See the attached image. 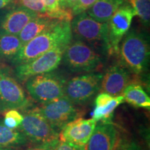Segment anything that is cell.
Wrapping results in <instances>:
<instances>
[{
	"label": "cell",
	"instance_id": "f546056e",
	"mask_svg": "<svg viewBox=\"0 0 150 150\" xmlns=\"http://www.w3.org/2000/svg\"><path fill=\"white\" fill-rule=\"evenodd\" d=\"M54 142L46 144H35V145L30 147L26 150H50Z\"/></svg>",
	"mask_w": 150,
	"mask_h": 150
},
{
	"label": "cell",
	"instance_id": "ba28073f",
	"mask_svg": "<svg viewBox=\"0 0 150 150\" xmlns=\"http://www.w3.org/2000/svg\"><path fill=\"white\" fill-rule=\"evenodd\" d=\"M18 129L28 141L34 144L52 143L59 139V132L34 109L24 114Z\"/></svg>",
	"mask_w": 150,
	"mask_h": 150
},
{
	"label": "cell",
	"instance_id": "52a82bcc",
	"mask_svg": "<svg viewBox=\"0 0 150 150\" xmlns=\"http://www.w3.org/2000/svg\"><path fill=\"white\" fill-rule=\"evenodd\" d=\"M102 76L92 72L74 76L65 82V96L75 105L87 104L100 90Z\"/></svg>",
	"mask_w": 150,
	"mask_h": 150
},
{
	"label": "cell",
	"instance_id": "ac0fdd59",
	"mask_svg": "<svg viewBox=\"0 0 150 150\" xmlns=\"http://www.w3.org/2000/svg\"><path fill=\"white\" fill-rule=\"evenodd\" d=\"M125 101L135 107L149 108L150 98L143 87L137 82L129 83L122 94Z\"/></svg>",
	"mask_w": 150,
	"mask_h": 150
},
{
	"label": "cell",
	"instance_id": "5bb4252c",
	"mask_svg": "<svg viewBox=\"0 0 150 150\" xmlns=\"http://www.w3.org/2000/svg\"><path fill=\"white\" fill-rule=\"evenodd\" d=\"M37 16L21 6L12 7L0 16V33L18 35L26 24Z\"/></svg>",
	"mask_w": 150,
	"mask_h": 150
},
{
	"label": "cell",
	"instance_id": "cb8c5ba5",
	"mask_svg": "<svg viewBox=\"0 0 150 150\" xmlns=\"http://www.w3.org/2000/svg\"><path fill=\"white\" fill-rule=\"evenodd\" d=\"M19 6L27 8L35 13L38 16L47 17V12L44 0H15Z\"/></svg>",
	"mask_w": 150,
	"mask_h": 150
},
{
	"label": "cell",
	"instance_id": "d6986e66",
	"mask_svg": "<svg viewBox=\"0 0 150 150\" xmlns=\"http://www.w3.org/2000/svg\"><path fill=\"white\" fill-rule=\"evenodd\" d=\"M28 140L18 129L8 128L0 121V147L12 148L24 145Z\"/></svg>",
	"mask_w": 150,
	"mask_h": 150
},
{
	"label": "cell",
	"instance_id": "83f0119b",
	"mask_svg": "<svg viewBox=\"0 0 150 150\" xmlns=\"http://www.w3.org/2000/svg\"><path fill=\"white\" fill-rule=\"evenodd\" d=\"M112 98H113V97L110 95L109 94L106 93H101L95 98V107H102L105 105L108 104L112 100Z\"/></svg>",
	"mask_w": 150,
	"mask_h": 150
},
{
	"label": "cell",
	"instance_id": "30bf717a",
	"mask_svg": "<svg viewBox=\"0 0 150 150\" xmlns=\"http://www.w3.org/2000/svg\"><path fill=\"white\" fill-rule=\"evenodd\" d=\"M29 105L25 92L8 70L0 67V108L23 109Z\"/></svg>",
	"mask_w": 150,
	"mask_h": 150
},
{
	"label": "cell",
	"instance_id": "e0dca14e",
	"mask_svg": "<svg viewBox=\"0 0 150 150\" xmlns=\"http://www.w3.org/2000/svg\"><path fill=\"white\" fill-rule=\"evenodd\" d=\"M126 3V0H97L86 11L97 21L107 22L120 7Z\"/></svg>",
	"mask_w": 150,
	"mask_h": 150
},
{
	"label": "cell",
	"instance_id": "d6a6232c",
	"mask_svg": "<svg viewBox=\"0 0 150 150\" xmlns=\"http://www.w3.org/2000/svg\"><path fill=\"white\" fill-rule=\"evenodd\" d=\"M0 150H16L13 148H1L0 147Z\"/></svg>",
	"mask_w": 150,
	"mask_h": 150
},
{
	"label": "cell",
	"instance_id": "44dd1931",
	"mask_svg": "<svg viewBox=\"0 0 150 150\" xmlns=\"http://www.w3.org/2000/svg\"><path fill=\"white\" fill-rule=\"evenodd\" d=\"M44 2L47 17L61 21L71 22L74 16L72 11L63 8L61 0H44Z\"/></svg>",
	"mask_w": 150,
	"mask_h": 150
},
{
	"label": "cell",
	"instance_id": "836d02e7",
	"mask_svg": "<svg viewBox=\"0 0 150 150\" xmlns=\"http://www.w3.org/2000/svg\"><path fill=\"white\" fill-rule=\"evenodd\" d=\"M120 147H121V146H120ZM120 148H119V149H118V150H120Z\"/></svg>",
	"mask_w": 150,
	"mask_h": 150
},
{
	"label": "cell",
	"instance_id": "4dcf8cb0",
	"mask_svg": "<svg viewBox=\"0 0 150 150\" xmlns=\"http://www.w3.org/2000/svg\"><path fill=\"white\" fill-rule=\"evenodd\" d=\"M79 0H61V4L63 7L67 10H71L76 5Z\"/></svg>",
	"mask_w": 150,
	"mask_h": 150
},
{
	"label": "cell",
	"instance_id": "9a60e30c",
	"mask_svg": "<svg viewBox=\"0 0 150 150\" xmlns=\"http://www.w3.org/2000/svg\"><path fill=\"white\" fill-rule=\"evenodd\" d=\"M130 80L129 71L122 65H111L103 74L99 91L112 97L122 95Z\"/></svg>",
	"mask_w": 150,
	"mask_h": 150
},
{
	"label": "cell",
	"instance_id": "6da1fadb",
	"mask_svg": "<svg viewBox=\"0 0 150 150\" xmlns=\"http://www.w3.org/2000/svg\"><path fill=\"white\" fill-rule=\"evenodd\" d=\"M72 40L70 21H59L22 47L11 61L15 65L27 63L47 52L60 47H66Z\"/></svg>",
	"mask_w": 150,
	"mask_h": 150
},
{
	"label": "cell",
	"instance_id": "7c38bea8",
	"mask_svg": "<svg viewBox=\"0 0 150 150\" xmlns=\"http://www.w3.org/2000/svg\"><path fill=\"white\" fill-rule=\"evenodd\" d=\"M134 16V10L126 2L115 11L107 22L109 54L118 53L120 43L129 31Z\"/></svg>",
	"mask_w": 150,
	"mask_h": 150
},
{
	"label": "cell",
	"instance_id": "8fae6325",
	"mask_svg": "<svg viewBox=\"0 0 150 150\" xmlns=\"http://www.w3.org/2000/svg\"><path fill=\"white\" fill-rule=\"evenodd\" d=\"M120 131L110 122L97 124L91 138L81 150H118L123 142Z\"/></svg>",
	"mask_w": 150,
	"mask_h": 150
},
{
	"label": "cell",
	"instance_id": "4fadbf2b",
	"mask_svg": "<svg viewBox=\"0 0 150 150\" xmlns=\"http://www.w3.org/2000/svg\"><path fill=\"white\" fill-rule=\"evenodd\" d=\"M96 125L97 122L93 118H76L62 129L59 132V140L82 147L88 141Z\"/></svg>",
	"mask_w": 150,
	"mask_h": 150
},
{
	"label": "cell",
	"instance_id": "ffe728a7",
	"mask_svg": "<svg viewBox=\"0 0 150 150\" xmlns=\"http://www.w3.org/2000/svg\"><path fill=\"white\" fill-rule=\"evenodd\" d=\"M22 44L18 35L0 33V57L12 60L16 56Z\"/></svg>",
	"mask_w": 150,
	"mask_h": 150
},
{
	"label": "cell",
	"instance_id": "5b68a950",
	"mask_svg": "<svg viewBox=\"0 0 150 150\" xmlns=\"http://www.w3.org/2000/svg\"><path fill=\"white\" fill-rule=\"evenodd\" d=\"M65 82L61 76L50 72L28 79L25 88L31 98L44 104L65 96Z\"/></svg>",
	"mask_w": 150,
	"mask_h": 150
},
{
	"label": "cell",
	"instance_id": "9c48e42d",
	"mask_svg": "<svg viewBox=\"0 0 150 150\" xmlns=\"http://www.w3.org/2000/svg\"><path fill=\"white\" fill-rule=\"evenodd\" d=\"M66 47L54 49L29 62L17 65L15 70L17 79L20 81L25 82L28 79L35 75L53 72L62 61Z\"/></svg>",
	"mask_w": 150,
	"mask_h": 150
},
{
	"label": "cell",
	"instance_id": "7402d4cb",
	"mask_svg": "<svg viewBox=\"0 0 150 150\" xmlns=\"http://www.w3.org/2000/svg\"><path fill=\"white\" fill-rule=\"evenodd\" d=\"M125 102L122 95L113 97L108 104L102 107H95L93 113V119L97 122H110L115 110Z\"/></svg>",
	"mask_w": 150,
	"mask_h": 150
},
{
	"label": "cell",
	"instance_id": "4316f807",
	"mask_svg": "<svg viewBox=\"0 0 150 150\" xmlns=\"http://www.w3.org/2000/svg\"><path fill=\"white\" fill-rule=\"evenodd\" d=\"M50 150H81L80 147L71 144L70 142L61 141L58 139L52 144Z\"/></svg>",
	"mask_w": 150,
	"mask_h": 150
},
{
	"label": "cell",
	"instance_id": "2e32d148",
	"mask_svg": "<svg viewBox=\"0 0 150 150\" xmlns=\"http://www.w3.org/2000/svg\"><path fill=\"white\" fill-rule=\"evenodd\" d=\"M61 20H54L45 16L35 17L28 22L18 35L22 46L47 30L50 29Z\"/></svg>",
	"mask_w": 150,
	"mask_h": 150
},
{
	"label": "cell",
	"instance_id": "1f68e13d",
	"mask_svg": "<svg viewBox=\"0 0 150 150\" xmlns=\"http://www.w3.org/2000/svg\"><path fill=\"white\" fill-rule=\"evenodd\" d=\"M13 1L14 0H0V10L4 8Z\"/></svg>",
	"mask_w": 150,
	"mask_h": 150
},
{
	"label": "cell",
	"instance_id": "603a6c76",
	"mask_svg": "<svg viewBox=\"0 0 150 150\" xmlns=\"http://www.w3.org/2000/svg\"><path fill=\"white\" fill-rule=\"evenodd\" d=\"M135 16L139 18L142 24L149 27L150 22V0H128Z\"/></svg>",
	"mask_w": 150,
	"mask_h": 150
},
{
	"label": "cell",
	"instance_id": "7a4b0ae2",
	"mask_svg": "<svg viewBox=\"0 0 150 150\" xmlns=\"http://www.w3.org/2000/svg\"><path fill=\"white\" fill-rule=\"evenodd\" d=\"M117 54L121 64L134 74L142 76L149 70V38L141 31H129L120 43Z\"/></svg>",
	"mask_w": 150,
	"mask_h": 150
},
{
	"label": "cell",
	"instance_id": "d4e9b609",
	"mask_svg": "<svg viewBox=\"0 0 150 150\" xmlns=\"http://www.w3.org/2000/svg\"><path fill=\"white\" fill-rule=\"evenodd\" d=\"M23 120V115L16 109H9L5 113L3 122L11 129H18Z\"/></svg>",
	"mask_w": 150,
	"mask_h": 150
},
{
	"label": "cell",
	"instance_id": "8992f818",
	"mask_svg": "<svg viewBox=\"0 0 150 150\" xmlns=\"http://www.w3.org/2000/svg\"><path fill=\"white\" fill-rule=\"evenodd\" d=\"M60 132L65 125L80 117L81 111L65 96L33 108Z\"/></svg>",
	"mask_w": 150,
	"mask_h": 150
},
{
	"label": "cell",
	"instance_id": "3957f363",
	"mask_svg": "<svg viewBox=\"0 0 150 150\" xmlns=\"http://www.w3.org/2000/svg\"><path fill=\"white\" fill-rule=\"evenodd\" d=\"M72 38L83 41L97 50L109 54L107 22L97 21L86 12L74 16L70 22Z\"/></svg>",
	"mask_w": 150,
	"mask_h": 150
},
{
	"label": "cell",
	"instance_id": "484cf974",
	"mask_svg": "<svg viewBox=\"0 0 150 150\" xmlns=\"http://www.w3.org/2000/svg\"><path fill=\"white\" fill-rule=\"evenodd\" d=\"M97 0H79L76 5L72 8V13L73 16L81 13L86 12L96 2Z\"/></svg>",
	"mask_w": 150,
	"mask_h": 150
},
{
	"label": "cell",
	"instance_id": "277c9868",
	"mask_svg": "<svg viewBox=\"0 0 150 150\" xmlns=\"http://www.w3.org/2000/svg\"><path fill=\"white\" fill-rule=\"evenodd\" d=\"M62 61L74 72H91L103 63V58L96 49L83 42L74 40L67 45Z\"/></svg>",
	"mask_w": 150,
	"mask_h": 150
},
{
	"label": "cell",
	"instance_id": "f1b7e54d",
	"mask_svg": "<svg viewBox=\"0 0 150 150\" xmlns=\"http://www.w3.org/2000/svg\"><path fill=\"white\" fill-rule=\"evenodd\" d=\"M120 150H142V149L136 142L123 141Z\"/></svg>",
	"mask_w": 150,
	"mask_h": 150
}]
</instances>
